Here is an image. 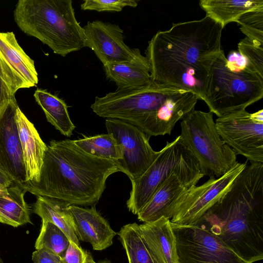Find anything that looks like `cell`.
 Instances as JSON below:
<instances>
[{"mask_svg": "<svg viewBox=\"0 0 263 263\" xmlns=\"http://www.w3.org/2000/svg\"><path fill=\"white\" fill-rule=\"evenodd\" d=\"M175 90V87L152 81L143 86L117 89L96 97L90 107L100 117L127 122L149 136L157 116Z\"/></svg>", "mask_w": 263, "mask_h": 263, "instance_id": "5", "label": "cell"}, {"mask_svg": "<svg viewBox=\"0 0 263 263\" xmlns=\"http://www.w3.org/2000/svg\"><path fill=\"white\" fill-rule=\"evenodd\" d=\"M235 22L246 37L263 47V7L242 14Z\"/></svg>", "mask_w": 263, "mask_h": 263, "instance_id": "28", "label": "cell"}, {"mask_svg": "<svg viewBox=\"0 0 263 263\" xmlns=\"http://www.w3.org/2000/svg\"><path fill=\"white\" fill-rule=\"evenodd\" d=\"M74 231L79 240L89 243L96 251H102L113 243L117 233L95 206L82 208L70 205Z\"/></svg>", "mask_w": 263, "mask_h": 263, "instance_id": "16", "label": "cell"}, {"mask_svg": "<svg viewBox=\"0 0 263 263\" xmlns=\"http://www.w3.org/2000/svg\"><path fill=\"white\" fill-rule=\"evenodd\" d=\"M188 189L173 173L162 183L137 214L138 220L146 223L162 217L171 219L175 206Z\"/></svg>", "mask_w": 263, "mask_h": 263, "instance_id": "17", "label": "cell"}, {"mask_svg": "<svg viewBox=\"0 0 263 263\" xmlns=\"http://www.w3.org/2000/svg\"><path fill=\"white\" fill-rule=\"evenodd\" d=\"M14 97L0 66V108L4 103Z\"/></svg>", "mask_w": 263, "mask_h": 263, "instance_id": "34", "label": "cell"}, {"mask_svg": "<svg viewBox=\"0 0 263 263\" xmlns=\"http://www.w3.org/2000/svg\"><path fill=\"white\" fill-rule=\"evenodd\" d=\"M87 263H111V262L110 260H109L108 259H103L101 260H99L98 262H96L94 260L91 254L89 252L88 256Z\"/></svg>", "mask_w": 263, "mask_h": 263, "instance_id": "37", "label": "cell"}, {"mask_svg": "<svg viewBox=\"0 0 263 263\" xmlns=\"http://www.w3.org/2000/svg\"><path fill=\"white\" fill-rule=\"evenodd\" d=\"M247 165L237 162L221 176L211 177L203 184L189 188L175 206L171 222L195 224L228 190Z\"/></svg>", "mask_w": 263, "mask_h": 263, "instance_id": "10", "label": "cell"}, {"mask_svg": "<svg viewBox=\"0 0 263 263\" xmlns=\"http://www.w3.org/2000/svg\"><path fill=\"white\" fill-rule=\"evenodd\" d=\"M0 184L9 187L13 184V180L0 169Z\"/></svg>", "mask_w": 263, "mask_h": 263, "instance_id": "35", "label": "cell"}, {"mask_svg": "<svg viewBox=\"0 0 263 263\" xmlns=\"http://www.w3.org/2000/svg\"><path fill=\"white\" fill-rule=\"evenodd\" d=\"M199 6L206 15L223 28L242 14L263 7V0H201Z\"/></svg>", "mask_w": 263, "mask_h": 263, "instance_id": "22", "label": "cell"}, {"mask_svg": "<svg viewBox=\"0 0 263 263\" xmlns=\"http://www.w3.org/2000/svg\"><path fill=\"white\" fill-rule=\"evenodd\" d=\"M215 122L220 137L236 155L263 163L262 123L255 121L246 109L224 115Z\"/></svg>", "mask_w": 263, "mask_h": 263, "instance_id": "12", "label": "cell"}, {"mask_svg": "<svg viewBox=\"0 0 263 263\" xmlns=\"http://www.w3.org/2000/svg\"><path fill=\"white\" fill-rule=\"evenodd\" d=\"M141 233L158 263H178L176 242L170 219L162 217L139 224Z\"/></svg>", "mask_w": 263, "mask_h": 263, "instance_id": "19", "label": "cell"}, {"mask_svg": "<svg viewBox=\"0 0 263 263\" xmlns=\"http://www.w3.org/2000/svg\"><path fill=\"white\" fill-rule=\"evenodd\" d=\"M223 51L212 64L204 102L218 117L245 109L263 97V77L250 68L232 71Z\"/></svg>", "mask_w": 263, "mask_h": 263, "instance_id": "7", "label": "cell"}, {"mask_svg": "<svg viewBox=\"0 0 263 263\" xmlns=\"http://www.w3.org/2000/svg\"><path fill=\"white\" fill-rule=\"evenodd\" d=\"M89 252L80 245L70 241L69 245L62 257V263H87Z\"/></svg>", "mask_w": 263, "mask_h": 263, "instance_id": "31", "label": "cell"}, {"mask_svg": "<svg viewBox=\"0 0 263 263\" xmlns=\"http://www.w3.org/2000/svg\"><path fill=\"white\" fill-rule=\"evenodd\" d=\"M16 123L22 148L27 181L39 180L47 145L41 138L37 130L18 107Z\"/></svg>", "mask_w": 263, "mask_h": 263, "instance_id": "18", "label": "cell"}, {"mask_svg": "<svg viewBox=\"0 0 263 263\" xmlns=\"http://www.w3.org/2000/svg\"><path fill=\"white\" fill-rule=\"evenodd\" d=\"M70 205L62 200L37 196L33 205V212L41 218L42 221L52 223L66 234L70 241L80 245L75 233L73 217L69 209Z\"/></svg>", "mask_w": 263, "mask_h": 263, "instance_id": "21", "label": "cell"}, {"mask_svg": "<svg viewBox=\"0 0 263 263\" xmlns=\"http://www.w3.org/2000/svg\"><path fill=\"white\" fill-rule=\"evenodd\" d=\"M83 28L85 47L93 50L103 65L135 57L137 48L132 49L125 44L123 30L118 25L95 21L88 22Z\"/></svg>", "mask_w": 263, "mask_h": 263, "instance_id": "15", "label": "cell"}, {"mask_svg": "<svg viewBox=\"0 0 263 263\" xmlns=\"http://www.w3.org/2000/svg\"><path fill=\"white\" fill-rule=\"evenodd\" d=\"M14 21L25 34L63 57L85 47L83 28L77 21L71 0H20Z\"/></svg>", "mask_w": 263, "mask_h": 263, "instance_id": "4", "label": "cell"}, {"mask_svg": "<svg viewBox=\"0 0 263 263\" xmlns=\"http://www.w3.org/2000/svg\"><path fill=\"white\" fill-rule=\"evenodd\" d=\"M26 192L13 183L8 193L0 196V222L13 227L31 223L29 210L25 201Z\"/></svg>", "mask_w": 263, "mask_h": 263, "instance_id": "24", "label": "cell"}, {"mask_svg": "<svg viewBox=\"0 0 263 263\" xmlns=\"http://www.w3.org/2000/svg\"><path fill=\"white\" fill-rule=\"evenodd\" d=\"M75 144L86 153L97 157L113 161L123 157L121 145L110 134H101L74 140Z\"/></svg>", "mask_w": 263, "mask_h": 263, "instance_id": "26", "label": "cell"}, {"mask_svg": "<svg viewBox=\"0 0 263 263\" xmlns=\"http://www.w3.org/2000/svg\"><path fill=\"white\" fill-rule=\"evenodd\" d=\"M103 66L107 77L115 83L117 89L141 87L152 81L148 59L138 48L133 60L109 63Z\"/></svg>", "mask_w": 263, "mask_h": 263, "instance_id": "20", "label": "cell"}, {"mask_svg": "<svg viewBox=\"0 0 263 263\" xmlns=\"http://www.w3.org/2000/svg\"><path fill=\"white\" fill-rule=\"evenodd\" d=\"M194 224L221 239L244 260L263 259V163L251 162Z\"/></svg>", "mask_w": 263, "mask_h": 263, "instance_id": "2", "label": "cell"}, {"mask_svg": "<svg viewBox=\"0 0 263 263\" xmlns=\"http://www.w3.org/2000/svg\"><path fill=\"white\" fill-rule=\"evenodd\" d=\"M180 125L179 136L204 176L219 177L237 162L236 154L218 134L211 111L194 109L181 120Z\"/></svg>", "mask_w": 263, "mask_h": 263, "instance_id": "8", "label": "cell"}, {"mask_svg": "<svg viewBox=\"0 0 263 263\" xmlns=\"http://www.w3.org/2000/svg\"><path fill=\"white\" fill-rule=\"evenodd\" d=\"M173 173L188 188L196 185L204 176L198 161L180 136L171 142H167L146 171L131 181L132 188L126 202L128 210L137 215Z\"/></svg>", "mask_w": 263, "mask_h": 263, "instance_id": "6", "label": "cell"}, {"mask_svg": "<svg viewBox=\"0 0 263 263\" xmlns=\"http://www.w3.org/2000/svg\"><path fill=\"white\" fill-rule=\"evenodd\" d=\"M222 29L205 15L157 32L145 51L152 80L191 91L204 101L211 66L223 51Z\"/></svg>", "mask_w": 263, "mask_h": 263, "instance_id": "1", "label": "cell"}, {"mask_svg": "<svg viewBox=\"0 0 263 263\" xmlns=\"http://www.w3.org/2000/svg\"><path fill=\"white\" fill-rule=\"evenodd\" d=\"M238 52L243 57L253 70L263 77V47L260 46L247 37L238 44Z\"/></svg>", "mask_w": 263, "mask_h": 263, "instance_id": "29", "label": "cell"}, {"mask_svg": "<svg viewBox=\"0 0 263 263\" xmlns=\"http://www.w3.org/2000/svg\"><path fill=\"white\" fill-rule=\"evenodd\" d=\"M33 96L43 110L47 121L61 134L70 137L76 126L70 119L65 101L46 90L40 88L35 91Z\"/></svg>", "mask_w": 263, "mask_h": 263, "instance_id": "23", "label": "cell"}, {"mask_svg": "<svg viewBox=\"0 0 263 263\" xmlns=\"http://www.w3.org/2000/svg\"><path fill=\"white\" fill-rule=\"evenodd\" d=\"M105 126L121 145L122 158L115 162L120 172L125 173L130 181L142 175L159 154L150 145V137L137 127L127 122L106 119Z\"/></svg>", "mask_w": 263, "mask_h": 263, "instance_id": "11", "label": "cell"}, {"mask_svg": "<svg viewBox=\"0 0 263 263\" xmlns=\"http://www.w3.org/2000/svg\"><path fill=\"white\" fill-rule=\"evenodd\" d=\"M42 222L35 243V250L45 249L62 258L69 245L70 240L63 231L52 223Z\"/></svg>", "mask_w": 263, "mask_h": 263, "instance_id": "27", "label": "cell"}, {"mask_svg": "<svg viewBox=\"0 0 263 263\" xmlns=\"http://www.w3.org/2000/svg\"><path fill=\"white\" fill-rule=\"evenodd\" d=\"M0 66L13 95L39 82L34 63L18 43L13 32H0Z\"/></svg>", "mask_w": 263, "mask_h": 263, "instance_id": "14", "label": "cell"}, {"mask_svg": "<svg viewBox=\"0 0 263 263\" xmlns=\"http://www.w3.org/2000/svg\"><path fill=\"white\" fill-rule=\"evenodd\" d=\"M226 66L232 71H238L246 68H250L245 58L238 51H235L231 52L229 54L228 58H227Z\"/></svg>", "mask_w": 263, "mask_h": 263, "instance_id": "32", "label": "cell"}, {"mask_svg": "<svg viewBox=\"0 0 263 263\" xmlns=\"http://www.w3.org/2000/svg\"><path fill=\"white\" fill-rule=\"evenodd\" d=\"M34 263H62V258L45 249L37 250L32 253Z\"/></svg>", "mask_w": 263, "mask_h": 263, "instance_id": "33", "label": "cell"}, {"mask_svg": "<svg viewBox=\"0 0 263 263\" xmlns=\"http://www.w3.org/2000/svg\"><path fill=\"white\" fill-rule=\"evenodd\" d=\"M136 0H86L81 5L83 10L102 11H121L125 7H136Z\"/></svg>", "mask_w": 263, "mask_h": 263, "instance_id": "30", "label": "cell"}, {"mask_svg": "<svg viewBox=\"0 0 263 263\" xmlns=\"http://www.w3.org/2000/svg\"><path fill=\"white\" fill-rule=\"evenodd\" d=\"M8 193V187L0 184V196L6 195Z\"/></svg>", "mask_w": 263, "mask_h": 263, "instance_id": "38", "label": "cell"}, {"mask_svg": "<svg viewBox=\"0 0 263 263\" xmlns=\"http://www.w3.org/2000/svg\"><path fill=\"white\" fill-rule=\"evenodd\" d=\"M253 119L259 123H263V110L260 109L254 113L251 114Z\"/></svg>", "mask_w": 263, "mask_h": 263, "instance_id": "36", "label": "cell"}, {"mask_svg": "<svg viewBox=\"0 0 263 263\" xmlns=\"http://www.w3.org/2000/svg\"><path fill=\"white\" fill-rule=\"evenodd\" d=\"M18 107L14 97L0 108V169L20 185L27 178L16 120Z\"/></svg>", "mask_w": 263, "mask_h": 263, "instance_id": "13", "label": "cell"}, {"mask_svg": "<svg viewBox=\"0 0 263 263\" xmlns=\"http://www.w3.org/2000/svg\"><path fill=\"white\" fill-rule=\"evenodd\" d=\"M171 224L178 263H250L201 226Z\"/></svg>", "mask_w": 263, "mask_h": 263, "instance_id": "9", "label": "cell"}, {"mask_svg": "<svg viewBox=\"0 0 263 263\" xmlns=\"http://www.w3.org/2000/svg\"><path fill=\"white\" fill-rule=\"evenodd\" d=\"M117 234L125 251L128 263H158L141 233L139 224H125Z\"/></svg>", "mask_w": 263, "mask_h": 263, "instance_id": "25", "label": "cell"}, {"mask_svg": "<svg viewBox=\"0 0 263 263\" xmlns=\"http://www.w3.org/2000/svg\"><path fill=\"white\" fill-rule=\"evenodd\" d=\"M120 172L110 160L92 156L74 140H51L45 151L39 180L18 185L37 196L62 200L70 205L95 206L111 174Z\"/></svg>", "mask_w": 263, "mask_h": 263, "instance_id": "3", "label": "cell"}]
</instances>
